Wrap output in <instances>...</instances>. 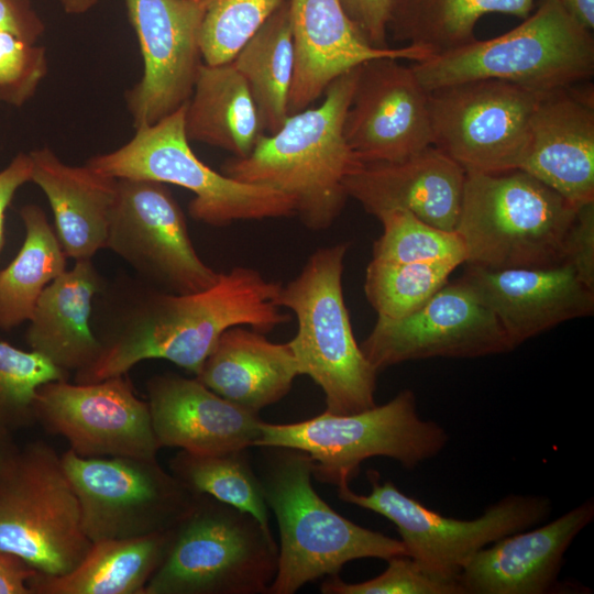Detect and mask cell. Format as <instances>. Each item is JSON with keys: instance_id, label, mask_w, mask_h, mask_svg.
Instances as JSON below:
<instances>
[{"instance_id": "1", "label": "cell", "mask_w": 594, "mask_h": 594, "mask_svg": "<svg viewBox=\"0 0 594 594\" xmlns=\"http://www.w3.org/2000/svg\"><path fill=\"white\" fill-rule=\"evenodd\" d=\"M280 287L245 266L221 272L215 285L191 294L130 286L96 333L97 359L75 382L124 375L145 360H166L196 376L227 329L249 326L265 333L290 321L278 304Z\"/></svg>"}, {"instance_id": "2", "label": "cell", "mask_w": 594, "mask_h": 594, "mask_svg": "<svg viewBox=\"0 0 594 594\" xmlns=\"http://www.w3.org/2000/svg\"><path fill=\"white\" fill-rule=\"evenodd\" d=\"M359 67L336 78L319 106L289 114L276 132L263 134L248 156L227 160L222 174L283 194L310 230L331 227L349 198L345 179L361 163L343 134Z\"/></svg>"}, {"instance_id": "3", "label": "cell", "mask_w": 594, "mask_h": 594, "mask_svg": "<svg viewBox=\"0 0 594 594\" xmlns=\"http://www.w3.org/2000/svg\"><path fill=\"white\" fill-rule=\"evenodd\" d=\"M265 450L257 475L278 528L277 571L268 593L293 594L352 560L406 556L400 539L359 526L331 508L311 484L308 455L288 448Z\"/></svg>"}, {"instance_id": "4", "label": "cell", "mask_w": 594, "mask_h": 594, "mask_svg": "<svg viewBox=\"0 0 594 594\" xmlns=\"http://www.w3.org/2000/svg\"><path fill=\"white\" fill-rule=\"evenodd\" d=\"M578 207L522 169L466 173L455 232L465 264L488 270L564 265Z\"/></svg>"}, {"instance_id": "5", "label": "cell", "mask_w": 594, "mask_h": 594, "mask_svg": "<svg viewBox=\"0 0 594 594\" xmlns=\"http://www.w3.org/2000/svg\"><path fill=\"white\" fill-rule=\"evenodd\" d=\"M593 31L558 0H543L522 23L411 65L427 90L480 79H497L535 91L572 87L594 74Z\"/></svg>"}, {"instance_id": "6", "label": "cell", "mask_w": 594, "mask_h": 594, "mask_svg": "<svg viewBox=\"0 0 594 594\" xmlns=\"http://www.w3.org/2000/svg\"><path fill=\"white\" fill-rule=\"evenodd\" d=\"M348 243L314 252L300 273L282 285L278 304L297 318L288 342L299 374L323 392L326 410L354 414L375 406L377 371L358 344L344 302L342 275Z\"/></svg>"}, {"instance_id": "7", "label": "cell", "mask_w": 594, "mask_h": 594, "mask_svg": "<svg viewBox=\"0 0 594 594\" xmlns=\"http://www.w3.org/2000/svg\"><path fill=\"white\" fill-rule=\"evenodd\" d=\"M278 547L271 529L205 494L169 531L166 552L145 594L268 593Z\"/></svg>"}, {"instance_id": "8", "label": "cell", "mask_w": 594, "mask_h": 594, "mask_svg": "<svg viewBox=\"0 0 594 594\" xmlns=\"http://www.w3.org/2000/svg\"><path fill=\"white\" fill-rule=\"evenodd\" d=\"M449 437L436 421L422 419L415 393L399 392L393 399L365 410L322 414L294 424L261 421L256 448H288L308 455L312 475L340 486L359 474L363 461L384 457L415 469L438 455Z\"/></svg>"}, {"instance_id": "9", "label": "cell", "mask_w": 594, "mask_h": 594, "mask_svg": "<svg viewBox=\"0 0 594 594\" xmlns=\"http://www.w3.org/2000/svg\"><path fill=\"white\" fill-rule=\"evenodd\" d=\"M91 543L62 455L43 440L15 444L0 461V551L56 576L75 569Z\"/></svg>"}, {"instance_id": "10", "label": "cell", "mask_w": 594, "mask_h": 594, "mask_svg": "<svg viewBox=\"0 0 594 594\" xmlns=\"http://www.w3.org/2000/svg\"><path fill=\"white\" fill-rule=\"evenodd\" d=\"M185 106L154 124L135 129L123 146L92 156L86 165L113 178L183 187L195 195L188 206L191 218L212 227L295 216L292 200L283 194L238 182L201 162L185 132Z\"/></svg>"}, {"instance_id": "11", "label": "cell", "mask_w": 594, "mask_h": 594, "mask_svg": "<svg viewBox=\"0 0 594 594\" xmlns=\"http://www.w3.org/2000/svg\"><path fill=\"white\" fill-rule=\"evenodd\" d=\"M367 479L372 485L369 494H358L342 484L337 486L338 497L387 518L396 526L406 556L448 579L458 580L479 550L532 528L551 513V502L544 496L510 494L476 518L457 519L426 507L389 481L381 482L376 471H369Z\"/></svg>"}, {"instance_id": "12", "label": "cell", "mask_w": 594, "mask_h": 594, "mask_svg": "<svg viewBox=\"0 0 594 594\" xmlns=\"http://www.w3.org/2000/svg\"><path fill=\"white\" fill-rule=\"evenodd\" d=\"M62 459L91 542L167 531L195 498L156 458H82L68 449Z\"/></svg>"}, {"instance_id": "13", "label": "cell", "mask_w": 594, "mask_h": 594, "mask_svg": "<svg viewBox=\"0 0 594 594\" xmlns=\"http://www.w3.org/2000/svg\"><path fill=\"white\" fill-rule=\"evenodd\" d=\"M542 95L497 79L428 91L432 145L465 173L518 169L530 119Z\"/></svg>"}, {"instance_id": "14", "label": "cell", "mask_w": 594, "mask_h": 594, "mask_svg": "<svg viewBox=\"0 0 594 594\" xmlns=\"http://www.w3.org/2000/svg\"><path fill=\"white\" fill-rule=\"evenodd\" d=\"M117 179L106 249L157 289L191 294L215 285L220 272L199 257L185 215L166 185L147 179Z\"/></svg>"}, {"instance_id": "15", "label": "cell", "mask_w": 594, "mask_h": 594, "mask_svg": "<svg viewBox=\"0 0 594 594\" xmlns=\"http://www.w3.org/2000/svg\"><path fill=\"white\" fill-rule=\"evenodd\" d=\"M34 416L82 458L155 459L161 449L147 400L136 396L127 374L95 383H44L36 392Z\"/></svg>"}, {"instance_id": "16", "label": "cell", "mask_w": 594, "mask_h": 594, "mask_svg": "<svg viewBox=\"0 0 594 594\" xmlns=\"http://www.w3.org/2000/svg\"><path fill=\"white\" fill-rule=\"evenodd\" d=\"M360 348L377 372L408 361L474 359L514 350L495 315L460 278L406 317H377Z\"/></svg>"}, {"instance_id": "17", "label": "cell", "mask_w": 594, "mask_h": 594, "mask_svg": "<svg viewBox=\"0 0 594 594\" xmlns=\"http://www.w3.org/2000/svg\"><path fill=\"white\" fill-rule=\"evenodd\" d=\"M143 59V74L125 92L135 129L169 116L189 100L202 64L197 0H124Z\"/></svg>"}, {"instance_id": "18", "label": "cell", "mask_w": 594, "mask_h": 594, "mask_svg": "<svg viewBox=\"0 0 594 594\" xmlns=\"http://www.w3.org/2000/svg\"><path fill=\"white\" fill-rule=\"evenodd\" d=\"M343 134L361 163L397 162L432 145L428 91L411 65L392 57L360 65Z\"/></svg>"}, {"instance_id": "19", "label": "cell", "mask_w": 594, "mask_h": 594, "mask_svg": "<svg viewBox=\"0 0 594 594\" xmlns=\"http://www.w3.org/2000/svg\"><path fill=\"white\" fill-rule=\"evenodd\" d=\"M460 279L495 315L514 349L565 321L594 312V289L565 264L508 270L468 265Z\"/></svg>"}, {"instance_id": "20", "label": "cell", "mask_w": 594, "mask_h": 594, "mask_svg": "<svg viewBox=\"0 0 594 594\" xmlns=\"http://www.w3.org/2000/svg\"><path fill=\"white\" fill-rule=\"evenodd\" d=\"M295 66L289 114L308 108L345 72L374 58L421 62L430 55L416 46L375 48L344 12L340 0H288Z\"/></svg>"}, {"instance_id": "21", "label": "cell", "mask_w": 594, "mask_h": 594, "mask_svg": "<svg viewBox=\"0 0 594 594\" xmlns=\"http://www.w3.org/2000/svg\"><path fill=\"white\" fill-rule=\"evenodd\" d=\"M522 169L575 207L594 201L593 90L543 94L530 119Z\"/></svg>"}, {"instance_id": "22", "label": "cell", "mask_w": 594, "mask_h": 594, "mask_svg": "<svg viewBox=\"0 0 594 594\" xmlns=\"http://www.w3.org/2000/svg\"><path fill=\"white\" fill-rule=\"evenodd\" d=\"M465 170L431 145L397 162L360 163L345 179L348 197L377 217L405 210L448 231L458 224Z\"/></svg>"}, {"instance_id": "23", "label": "cell", "mask_w": 594, "mask_h": 594, "mask_svg": "<svg viewBox=\"0 0 594 594\" xmlns=\"http://www.w3.org/2000/svg\"><path fill=\"white\" fill-rule=\"evenodd\" d=\"M152 428L161 446L195 454H218L254 447L257 414L222 398L197 377L175 373L146 383Z\"/></svg>"}, {"instance_id": "24", "label": "cell", "mask_w": 594, "mask_h": 594, "mask_svg": "<svg viewBox=\"0 0 594 594\" xmlns=\"http://www.w3.org/2000/svg\"><path fill=\"white\" fill-rule=\"evenodd\" d=\"M593 518L591 498L540 527L510 534L484 547L458 576L464 594L550 592L566 550Z\"/></svg>"}, {"instance_id": "25", "label": "cell", "mask_w": 594, "mask_h": 594, "mask_svg": "<svg viewBox=\"0 0 594 594\" xmlns=\"http://www.w3.org/2000/svg\"><path fill=\"white\" fill-rule=\"evenodd\" d=\"M31 182L45 194L67 257L91 260L106 248L118 179L89 166H70L48 147L29 153Z\"/></svg>"}, {"instance_id": "26", "label": "cell", "mask_w": 594, "mask_h": 594, "mask_svg": "<svg viewBox=\"0 0 594 594\" xmlns=\"http://www.w3.org/2000/svg\"><path fill=\"white\" fill-rule=\"evenodd\" d=\"M300 375L286 343L243 326L227 329L195 376L209 389L251 413L273 405L288 394Z\"/></svg>"}, {"instance_id": "27", "label": "cell", "mask_w": 594, "mask_h": 594, "mask_svg": "<svg viewBox=\"0 0 594 594\" xmlns=\"http://www.w3.org/2000/svg\"><path fill=\"white\" fill-rule=\"evenodd\" d=\"M102 279L91 260L76 261L45 287L25 339L31 351L69 374L87 369L98 356L100 343L90 327L95 296Z\"/></svg>"}, {"instance_id": "28", "label": "cell", "mask_w": 594, "mask_h": 594, "mask_svg": "<svg viewBox=\"0 0 594 594\" xmlns=\"http://www.w3.org/2000/svg\"><path fill=\"white\" fill-rule=\"evenodd\" d=\"M249 86L232 63L199 67L194 91L185 106L189 142L248 156L264 134Z\"/></svg>"}, {"instance_id": "29", "label": "cell", "mask_w": 594, "mask_h": 594, "mask_svg": "<svg viewBox=\"0 0 594 594\" xmlns=\"http://www.w3.org/2000/svg\"><path fill=\"white\" fill-rule=\"evenodd\" d=\"M169 530L136 538L94 541L70 572L38 573L30 582L32 594H145L162 562Z\"/></svg>"}, {"instance_id": "30", "label": "cell", "mask_w": 594, "mask_h": 594, "mask_svg": "<svg viewBox=\"0 0 594 594\" xmlns=\"http://www.w3.org/2000/svg\"><path fill=\"white\" fill-rule=\"evenodd\" d=\"M535 0H394L388 22L395 41L426 51L430 57L475 40L485 14L526 19Z\"/></svg>"}, {"instance_id": "31", "label": "cell", "mask_w": 594, "mask_h": 594, "mask_svg": "<svg viewBox=\"0 0 594 594\" xmlns=\"http://www.w3.org/2000/svg\"><path fill=\"white\" fill-rule=\"evenodd\" d=\"M231 63L246 81L265 131L276 132L289 116L295 66L287 0L246 41Z\"/></svg>"}, {"instance_id": "32", "label": "cell", "mask_w": 594, "mask_h": 594, "mask_svg": "<svg viewBox=\"0 0 594 594\" xmlns=\"http://www.w3.org/2000/svg\"><path fill=\"white\" fill-rule=\"evenodd\" d=\"M25 239L15 257L0 271V329L29 321L47 285L66 271V254L44 210L23 206Z\"/></svg>"}, {"instance_id": "33", "label": "cell", "mask_w": 594, "mask_h": 594, "mask_svg": "<svg viewBox=\"0 0 594 594\" xmlns=\"http://www.w3.org/2000/svg\"><path fill=\"white\" fill-rule=\"evenodd\" d=\"M169 472L190 493L211 496L249 513L270 529L261 482L250 464L246 450L218 454L179 450L169 461Z\"/></svg>"}, {"instance_id": "34", "label": "cell", "mask_w": 594, "mask_h": 594, "mask_svg": "<svg viewBox=\"0 0 594 594\" xmlns=\"http://www.w3.org/2000/svg\"><path fill=\"white\" fill-rule=\"evenodd\" d=\"M459 264L451 261L388 263L372 260L364 293L377 317L399 319L422 307L447 283Z\"/></svg>"}, {"instance_id": "35", "label": "cell", "mask_w": 594, "mask_h": 594, "mask_svg": "<svg viewBox=\"0 0 594 594\" xmlns=\"http://www.w3.org/2000/svg\"><path fill=\"white\" fill-rule=\"evenodd\" d=\"M376 218L383 226V233L374 242L372 260L388 263H465V248L455 231L433 227L405 210L386 211Z\"/></svg>"}, {"instance_id": "36", "label": "cell", "mask_w": 594, "mask_h": 594, "mask_svg": "<svg viewBox=\"0 0 594 594\" xmlns=\"http://www.w3.org/2000/svg\"><path fill=\"white\" fill-rule=\"evenodd\" d=\"M68 376L41 354L0 341V436L13 438L33 425L38 387Z\"/></svg>"}, {"instance_id": "37", "label": "cell", "mask_w": 594, "mask_h": 594, "mask_svg": "<svg viewBox=\"0 0 594 594\" xmlns=\"http://www.w3.org/2000/svg\"><path fill=\"white\" fill-rule=\"evenodd\" d=\"M202 12L199 47L202 62H232L246 41L284 0H197Z\"/></svg>"}, {"instance_id": "38", "label": "cell", "mask_w": 594, "mask_h": 594, "mask_svg": "<svg viewBox=\"0 0 594 594\" xmlns=\"http://www.w3.org/2000/svg\"><path fill=\"white\" fill-rule=\"evenodd\" d=\"M376 578L346 583L338 574L322 582L323 594H464L458 580L443 578L424 568L408 556L391 558Z\"/></svg>"}, {"instance_id": "39", "label": "cell", "mask_w": 594, "mask_h": 594, "mask_svg": "<svg viewBox=\"0 0 594 594\" xmlns=\"http://www.w3.org/2000/svg\"><path fill=\"white\" fill-rule=\"evenodd\" d=\"M48 69L46 50L0 30V102L23 106Z\"/></svg>"}, {"instance_id": "40", "label": "cell", "mask_w": 594, "mask_h": 594, "mask_svg": "<svg viewBox=\"0 0 594 594\" xmlns=\"http://www.w3.org/2000/svg\"><path fill=\"white\" fill-rule=\"evenodd\" d=\"M563 263L594 289V201L579 207L565 239Z\"/></svg>"}, {"instance_id": "41", "label": "cell", "mask_w": 594, "mask_h": 594, "mask_svg": "<svg viewBox=\"0 0 594 594\" xmlns=\"http://www.w3.org/2000/svg\"><path fill=\"white\" fill-rule=\"evenodd\" d=\"M394 0H340V3L367 43L387 48L388 22Z\"/></svg>"}, {"instance_id": "42", "label": "cell", "mask_w": 594, "mask_h": 594, "mask_svg": "<svg viewBox=\"0 0 594 594\" xmlns=\"http://www.w3.org/2000/svg\"><path fill=\"white\" fill-rule=\"evenodd\" d=\"M0 30H7L22 40L36 43L45 26L31 0H0Z\"/></svg>"}, {"instance_id": "43", "label": "cell", "mask_w": 594, "mask_h": 594, "mask_svg": "<svg viewBox=\"0 0 594 594\" xmlns=\"http://www.w3.org/2000/svg\"><path fill=\"white\" fill-rule=\"evenodd\" d=\"M32 163L29 154L19 153L0 170V254L4 245L6 211L16 190L31 182Z\"/></svg>"}, {"instance_id": "44", "label": "cell", "mask_w": 594, "mask_h": 594, "mask_svg": "<svg viewBox=\"0 0 594 594\" xmlns=\"http://www.w3.org/2000/svg\"><path fill=\"white\" fill-rule=\"evenodd\" d=\"M37 574L19 557L0 551V594H32L30 582Z\"/></svg>"}, {"instance_id": "45", "label": "cell", "mask_w": 594, "mask_h": 594, "mask_svg": "<svg viewBox=\"0 0 594 594\" xmlns=\"http://www.w3.org/2000/svg\"><path fill=\"white\" fill-rule=\"evenodd\" d=\"M585 29H594V0H558Z\"/></svg>"}, {"instance_id": "46", "label": "cell", "mask_w": 594, "mask_h": 594, "mask_svg": "<svg viewBox=\"0 0 594 594\" xmlns=\"http://www.w3.org/2000/svg\"><path fill=\"white\" fill-rule=\"evenodd\" d=\"M64 11L68 14H82L96 6L98 0H59Z\"/></svg>"}, {"instance_id": "47", "label": "cell", "mask_w": 594, "mask_h": 594, "mask_svg": "<svg viewBox=\"0 0 594 594\" xmlns=\"http://www.w3.org/2000/svg\"><path fill=\"white\" fill-rule=\"evenodd\" d=\"M13 438L0 436V461L14 448Z\"/></svg>"}]
</instances>
